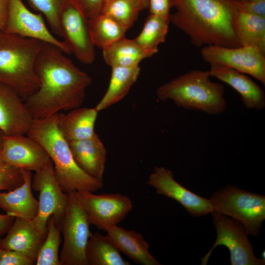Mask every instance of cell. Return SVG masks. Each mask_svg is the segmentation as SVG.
Returning a JSON list of instances; mask_svg holds the SVG:
<instances>
[{"label": "cell", "mask_w": 265, "mask_h": 265, "mask_svg": "<svg viewBox=\"0 0 265 265\" xmlns=\"http://www.w3.org/2000/svg\"><path fill=\"white\" fill-rule=\"evenodd\" d=\"M75 194L90 225L101 230L117 225L133 208L132 200L121 193L76 191Z\"/></svg>", "instance_id": "30bf717a"}, {"label": "cell", "mask_w": 265, "mask_h": 265, "mask_svg": "<svg viewBox=\"0 0 265 265\" xmlns=\"http://www.w3.org/2000/svg\"><path fill=\"white\" fill-rule=\"evenodd\" d=\"M157 192L179 202L191 215L201 216L212 212L209 199L188 190L174 179L173 172L163 166L154 168L147 181Z\"/></svg>", "instance_id": "4fadbf2b"}, {"label": "cell", "mask_w": 265, "mask_h": 265, "mask_svg": "<svg viewBox=\"0 0 265 265\" xmlns=\"http://www.w3.org/2000/svg\"><path fill=\"white\" fill-rule=\"evenodd\" d=\"M62 37L76 58L85 64L95 58V45L90 35L88 20L67 0L61 16Z\"/></svg>", "instance_id": "9a60e30c"}, {"label": "cell", "mask_w": 265, "mask_h": 265, "mask_svg": "<svg viewBox=\"0 0 265 265\" xmlns=\"http://www.w3.org/2000/svg\"><path fill=\"white\" fill-rule=\"evenodd\" d=\"M150 14L170 20L172 0H148Z\"/></svg>", "instance_id": "d590c367"}, {"label": "cell", "mask_w": 265, "mask_h": 265, "mask_svg": "<svg viewBox=\"0 0 265 265\" xmlns=\"http://www.w3.org/2000/svg\"><path fill=\"white\" fill-rule=\"evenodd\" d=\"M238 10L265 17V0L257 1H237L233 0Z\"/></svg>", "instance_id": "e575fe53"}, {"label": "cell", "mask_w": 265, "mask_h": 265, "mask_svg": "<svg viewBox=\"0 0 265 265\" xmlns=\"http://www.w3.org/2000/svg\"></svg>", "instance_id": "b9f144b4"}, {"label": "cell", "mask_w": 265, "mask_h": 265, "mask_svg": "<svg viewBox=\"0 0 265 265\" xmlns=\"http://www.w3.org/2000/svg\"><path fill=\"white\" fill-rule=\"evenodd\" d=\"M169 23V19L150 14L141 32L133 39L144 49L157 53L158 46L165 40Z\"/></svg>", "instance_id": "83f0119b"}, {"label": "cell", "mask_w": 265, "mask_h": 265, "mask_svg": "<svg viewBox=\"0 0 265 265\" xmlns=\"http://www.w3.org/2000/svg\"><path fill=\"white\" fill-rule=\"evenodd\" d=\"M237 1H257V0H235Z\"/></svg>", "instance_id": "60d3db41"}, {"label": "cell", "mask_w": 265, "mask_h": 265, "mask_svg": "<svg viewBox=\"0 0 265 265\" xmlns=\"http://www.w3.org/2000/svg\"><path fill=\"white\" fill-rule=\"evenodd\" d=\"M58 113L43 119H34L26 135L41 144L48 153L57 182L64 192H95L104 186L103 180L89 175L78 165L68 142L58 129Z\"/></svg>", "instance_id": "3957f363"}, {"label": "cell", "mask_w": 265, "mask_h": 265, "mask_svg": "<svg viewBox=\"0 0 265 265\" xmlns=\"http://www.w3.org/2000/svg\"><path fill=\"white\" fill-rule=\"evenodd\" d=\"M8 0H0V30L3 29L7 15Z\"/></svg>", "instance_id": "74e56055"}, {"label": "cell", "mask_w": 265, "mask_h": 265, "mask_svg": "<svg viewBox=\"0 0 265 265\" xmlns=\"http://www.w3.org/2000/svg\"><path fill=\"white\" fill-rule=\"evenodd\" d=\"M141 10L133 0H106L101 13L110 17L128 30Z\"/></svg>", "instance_id": "f546056e"}, {"label": "cell", "mask_w": 265, "mask_h": 265, "mask_svg": "<svg viewBox=\"0 0 265 265\" xmlns=\"http://www.w3.org/2000/svg\"><path fill=\"white\" fill-rule=\"evenodd\" d=\"M88 265H130L108 236L92 234L86 248Z\"/></svg>", "instance_id": "484cf974"}, {"label": "cell", "mask_w": 265, "mask_h": 265, "mask_svg": "<svg viewBox=\"0 0 265 265\" xmlns=\"http://www.w3.org/2000/svg\"><path fill=\"white\" fill-rule=\"evenodd\" d=\"M232 25L240 46L252 47L265 54V17L237 10Z\"/></svg>", "instance_id": "603a6c76"}, {"label": "cell", "mask_w": 265, "mask_h": 265, "mask_svg": "<svg viewBox=\"0 0 265 265\" xmlns=\"http://www.w3.org/2000/svg\"><path fill=\"white\" fill-rule=\"evenodd\" d=\"M211 77L209 71L192 70L160 85L157 96L161 101L171 100L183 108L220 114L227 106L225 88Z\"/></svg>", "instance_id": "277c9868"}, {"label": "cell", "mask_w": 265, "mask_h": 265, "mask_svg": "<svg viewBox=\"0 0 265 265\" xmlns=\"http://www.w3.org/2000/svg\"><path fill=\"white\" fill-rule=\"evenodd\" d=\"M21 170L23 183L12 190L0 192V208L15 217L32 220L38 213V200L32 193L31 171L22 169Z\"/></svg>", "instance_id": "ffe728a7"}, {"label": "cell", "mask_w": 265, "mask_h": 265, "mask_svg": "<svg viewBox=\"0 0 265 265\" xmlns=\"http://www.w3.org/2000/svg\"><path fill=\"white\" fill-rule=\"evenodd\" d=\"M35 263L23 253L0 248V265H33Z\"/></svg>", "instance_id": "836d02e7"}, {"label": "cell", "mask_w": 265, "mask_h": 265, "mask_svg": "<svg viewBox=\"0 0 265 265\" xmlns=\"http://www.w3.org/2000/svg\"><path fill=\"white\" fill-rule=\"evenodd\" d=\"M87 20L93 44L102 50L125 37L128 30L115 20L103 13Z\"/></svg>", "instance_id": "4316f807"}, {"label": "cell", "mask_w": 265, "mask_h": 265, "mask_svg": "<svg viewBox=\"0 0 265 265\" xmlns=\"http://www.w3.org/2000/svg\"><path fill=\"white\" fill-rule=\"evenodd\" d=\"M142 9V10L148 8V0H133Z\"/></svg>", "instance_id": "f35d334b"}, {"label": "cell", "mask_w": 265, "mask_h": 265, "mask_svg": "<svg viewBox=\"0 0 265 265\" xmlns=\"http://www.w3.org/2000/svg\"><path fill=\"white\" fill-rule=\"evenodd\" d=\"M33 119L16 91L0 83V130L4 135H26Z\"/></svg>", "instance_id": "2e32d148"}, {"label": "cell", "mask_w": 265, "mask_h": 265, "mask_svg": "<svg viewBox=\"0 0 265 265\" xmlns=\"http://www.w3.org/2000/svg\"><path fill=\"white\" fill-rule=\"evenodd\" d=\"M106 232L120 252L135 263L141 265H160L150 253L149 244L141 234L117 225L110 228Z\"/></svg>", "instance_id": "44dd1931"}, {"label": "cell", "mask_w": 265, "mask_h": 265, "mask_svg": "<svg viewBox=\"0 0 265 265\" xmlns=\"http://www.w3.org/2000/svg\"><path fill=\"white\" fill-rule=\"evenodd\" d=\"M87 20L101 13L106 0H66Z\"/></svg>", "instance_id": "d6a6232c"}, {"label": "cell", "mask_w": 265, "mask_h": 265, "mask_svg": "<svg viewBox=\"0 0 265 265\" xmlns=\"http://www.w3.org/2000/svg\"><path fill=\"white\" fill-rule=\"evenodd\" d=\"M30 6L44 15L52 31L62 36L61 16L66 0H28Z\"/></svg>", "instance_id": "4dcf8cb0"}, {"label": "cell", "mask_w": 265, "mask_h": 265, "mask_svg": "<svg viewBox=\"0 0 265 265\" xmlns=\"http://www.w3.org/2000/svg\"><path fill=\"white\" fill-rule=\"evenodd\" d=\"M213 223L216 238L213 246L201 258V265H206L213 250L218 245H224L230 252L231 265H264L265 260L257 258L248 238V233L239 221L220 213L212 212Z\"/></svg>", "instance_id": "ba28073f"}, {"label": "cell", "mask_w": 265, "mask_h": 265, "mask_svg": "<svg viewBox=\"0 0 265 265\" xmlns=\"http://www.w3.org/2000/svg\"><path fill=\"white\" fill-rule=\"evenodd\" d=\"M78 165L89 175L103 180L106 160V149L98 134L80 140L68 142Z\"/></svg>", "instance_id": "d6986e66"}, {"label": "cell", "mask_w": 265, "mask_h": 265, "mask_svg": "<svg viewBox=\"0 0 265 265\" xmlns=\"http://www.w3.org/2000/svg\"><path fill=\"white\" fill-rule=\"evenodd\" d=\"M98 113L95 107H80L67 114L58 113V129L67 142L89 138L96 132L94 127Z\"/></svg>", "instance_id": "7402d4cb"}, {"label": "cell", "mask_w": 265, "mask_h": 265, "mask_svg": "<svg viewBox=\"0 0 265 265\" xmlns=\"http://www.w3.org/2000/svg\"><path fill=\"white\" fill-rule=\"evenodd\" d=\"M1 156L7 164L35 172L43 169L51 160L43 146L25 135H3Z\"/></svg>", "instance_id": "5bb4252c"}, {"label": "cell", "mask_w": 265, "mask_h": 265, "mask_svg": "<svg viewBox=\"0 0 265 265\" xmlns=\"http://www.w3.org/2000/svg\"><path fill=\"white\" fill-rule=\"evenodd\" d=\"M31 185L32 189L39 192L38 213L32 220L34 226L47 233L48 220L53 216L55 224L61 227L68 203V195L57 182L52 160L43 169L35 173Z\"/></svg>", "instance_id": "9c48e42d"}, {"label": "cell", "mask_w": 265, "mask_h": 265, "mask_svg": "<svg viewBox=\"0 0 265 265\" xmlns=\"http://www.w3.org/2000/svg\"><path fill=\"white\" fill-rule=\"evenodd\" d=\"M15 217L7 213H0V238L7 233L15 220Z\"/></svg>", "instance_id": "8d00e7d4"}, {"label": "cell", "mask_w": 265, "mask_h": 265, "mask_svg": "<svg viewBox=\"0 0 265 265\" xmlns=\"http://www.w3.org/2000/svg\"><path fill=\"white\" fill-rule=\"evenodd\" d=\"M57 46L44 43L35 61L38 89L25 101L33 119H43L62 110L81 107L92 79Z\"/></svg>", "instance_id": "6da1fadb"}, {"label": "cell", "mask_w": 265, "mask_h": 265, "mask_svg": "<svg viewBox=\"0 0 265 265\" xmlns=\"http://www.w3.org/2000/svg\"><path fill=\"white\" fill-rule=\"evenodd\" d=\"M47 232L37 229L32 220L16 217L13 224L0 240V248L15 250L30 258L35 263L39 251L46 237Z\"/></svg>", "instance_id": "e0dca14e"}, {"label": "cell", "mask_w": 265, "mask_h": 265, "mask_svg": "<svg viewBox=\"0 0 265 265\" xmlns=\"http://www.w3.org/2000/svg\"><path fill=\"white\" fill-rule=\"evenodd\" d=\"M67 193L68 203L60 227L63 243L59 260L61 265H88L86 248L92 234L90 224L75 191Z\"/></svg>", "instance_id": "52a82bcc"}, {"label": "cell", "mask_w": 265, "mask_h": 265, "mask_svg": "<svg viewBox=\"0 0 265 265\" xmlns=\"http://www.w3.org/2000/svg\"><path fill=\"white\" fill-rule=\"evenodd\" d=\"M176 11L170 22L187 35L196 47H240L232 20L237 9L233 0H172Z\"/></svg>", "instance_id": "7a4b0ae2"}, {"label": "cell", "mask_w": 265, "mask_h": 265, "mask_svg": "<svg viewBox=\"0 0 265 265\" xmlns=\"http://www.w3.org/2000/svg\"><path fill=\"white\" fill-rule=\"evenodd\" d=\"M23 182L24 177L21 169L5 162L0 165V190H12Z\"/></svg>", "instance_id": "1f68e13d"}, {"label": "cell", "mask_w": 265, "mask_h": 265, "mask_svg": "<svg viewBox=\"0 0 265 265\" xmlns=\"http://www.w3.org/2000/svg\"><path fill=\"white\" fill-rule=\"evenodd\" d=\"M3 135V132L0 130V165L5 162L3 160L1 156L2 141Z\"/></svg>", "instance_id": "ab89813d"}, {"label": "cell", "mask_w": 265, "mask_h": 265, "mask_svg": "<svg viewBox=\"0 0 265 265\" xmlns=\"http://www.w3.org/2000/svg\"><path fill=\"white\" fill-rule=\"evenodd\" d=\"M60 227L53 216L47 222V234L37 255L36 265H61L58 255L61 242Z\"/></svg>", "instance_id": "f1b7e54d"}, {"label": "cell", "mask_w": 265, "mask_h": 265, "mask_svg": "<svg viewBox=\"0 0 265 265\" xmlns=\"http://www.w3.org/2000/svg\"><path fill=\"white\" fill-rule=\"evenodd\" d=\"M201 55L206 62L228 67L248 74L265 85V54L252 47H203Z\"/></svg>", "instance_id": "8fae6325"}, {"label": "cell", "mask_w": 265, "mask_h": 265, "mask_svg": "<svg viewBox=\"0 0 265 265\" xmlns=\"http://www.w3.org/2000/svg\"><path fill=\"white\" fill-rule=\"evenodd\" d=\"M210 75L226 83L240 96L248 109L263 110L265 107L264 91L245 74L218 64H210Z\"/></svg>", "instance_id": "ac0fdd59"}, {"label": "cell", "mask_w": 265, "mask_h": 265, "mask_svg": "<svg viewBox=\"0 0 265 265\" xmlns=\"http://www.w3.org/2000/svg\"><path fill=\"white\" fill-rule=\"evenodd\" d=\"M102 50L105 62L111 67L137 66L144 59L157 53L144 49L134 39L125 36Z\"/></svg>", "instance_id": "d4e9b609"}, {"label": "cell", "mask_w": 265, "mask_h": 265, "mask_svg": "<svg viewBox=\"0 0 265 265\" xmlns=\"http://www.w3.org/2000/svg\"><path fill=\"white\" fill-rule=\"evenodd\" d=\"M44 43L0 30V83L13 89L24 101L39 86L34 63Z\"/></svg>", "instance_id": "5b68a950"}, {"label": "cell", "mask_w": 265, "mask_h": 265, "mask_svg": "<svg viewBox=\"0 0 265 265\" xmlns=\"http://www.w3.org/2000/svg\"><path fill=\"white\" fill-rule=\"evenodd\" d=\"M139 65L133 67H111L108 88L95 107L99 112L106 109L123 99L136 81L140 74Z\"/></svg>", "instance_id": "cb8c5ba5"}, {"label": "cell", "mask_w": 265, "mask_h": 265, "mask_svg": "<svg viewBox=\"0 0 265 265\" xmlns=\"http://www.w3.org/2000/svg\"><path fill=\"white\" fill-rule=\"evenodd\" d=\"M209 200L212 212L239 221L248 234L253 236L259 235L265 219L264 195L228 185L213 192Z\"/></svg>", "instance_id": "8992f818"}, {"label": "cell", "mask_w": 265, "mask_h": 265, "mask_svg": "<svg viewBox=\"0 0 265 265\" xmlns=\"http://www.w3.org/2000/svg\"><path fill=\"white\" fill-rule=\"evenodd\" d=\"M5 31L54 45L65 53L71 51L64 41L56 38L46 26L43 15L29 10L22 0H8Z\"/></svg>", "instance_id": "7c38bea8"}]
</instances>
